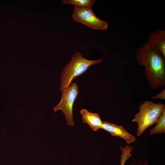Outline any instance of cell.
<instances>
[{
	"instance_id": "1",
	"label": "cell",
	"mask_w": 165,
	"mask_h": 165,
	"mask_svg": "<svg viewBox=\"0 0 165 165\" xmlns=\"http://www.w3.org/2000/svg\"><path fill=\"white\" fill-rule=\"evenodd\" d=\"M135 58L143 67L147 80L151 87L156 90L165 85V58L147 42L138 48Z\"/></svg>"
},
{
	"instance_id": "2",
	"label": "cell",
	"mask_w": 165,
	"mask_h": 165,
	"mask_svg": "<svg viewBox=\"0 0 165 165\" xmlns=\"http://www.w3.org/2000/svg\"><path fill=\"white\" fill-rule=\"evenodd\" d=\"M103 60L102 58L95 60H88L80 53L75 52L62 72L60 90L62 92L68 88L74 79L85 72L90 66L101 63Z\"/></svg>"
},
{
	"instance_id": "3",
	"label": "cell",
	"mask_w": 165,
	"mask_h": 165,
	"mask_svg": "<svg viewBox=\"0 0 165 165\" xmlns=\"http://www.w3.org/2000/svg\"><path fill=\"white\" fill-rule=\"evenodd\" d=\"M164 110L165 105L162 103L146 101L141 104L132 120L138 124L137 136H140L147 128L156 123Z\"/></svg>"
},
{
	"instance_id": "4",
	"label": "cell",
	"mask_w": 165,
	"mask_h": 165,
	"mask_svg": "<svg viewBox=\"0 0 165 165\" xmlns=\"http://www.w3.org/2000/svg\"><path fill=\"white\" fill-rule=\"evenodd\" d=\"M62 92L60 102L53 108L54 112L61 110L64 114L68 125L74 126L73 108L74 102L79 93L78 85L76 82L72 83L68 88Z\"/></svg>"
},
{
	"instance_id": "5",
	"label": "cell",
	"mask_w": 165,
	"mask_h": 165,
	"mask_svg": "<svg viewBox=\"0 0 165 165\" xmlns=\"http://www.w3.org/2000/svg\"><path fill=\"white\" fill-rule=\"evenodd\" d=\"M72 17L74 21L93 29L103 31L108 28V23L97 17L91 8L75 7Z\"/></svg>"
},
{
	"instance_id": "6",
	"label": "cell",
	"mask_w": 165,
	"mask_h": 165,
	"mask_svg": "<svg viewBox=\"0 0 165 165\" xmlns=\"http://www.w3.org/2000/svg\"><path fill=\"white\" fill-rule=\"evenodd\" d=\"M101 128L114 136H117L123 138L128 144L134 141L136 137L127 131L122 126H117L108 121L103 122Z\"/></svg>"
},
{
	"instance_id": "7",
	"label": "cell",
	"mask_w": 165,
	"mask_h": 165,
	"mask_svg": "<svg viewBox=\"0 0 165 165\" xmlns=\"http://www.w3.org/2000/svg\"><path fill=\"white\" fill-rule=\"evenodd\" d=\"M165 58V30H160L150 33L147 42Z\"/></svg>"
},
{
	"instance_id": "8",
	"label": "cell",
	"mask_w": 165,
	"mask_h": 165,
	"mask_svg": "<svg viewBox=\"0 0 165 165\" xmlns=\"http://www.w3.org/2000/svg\"><path fill=\"white\" fill-rule=\"evenodd\" d=\"M80 112L82 122L88 124L94 131L101 128L103 122L98 114L90 112L85 109H82Z\"/></svg>"
},
{
	"instance_id": "9",
	"label": "cell",
	"mask_w": 165,
	"mask_h": 165,
	"mask_svg": "<svg viewBox=\"0 0 165 165\" xmlns=\"http://www.w3.org/2000/svg\"><path fill=\"white\" fill-rule=\"evenodd\" d=\"M95 0H64V4H72L76 8H91L94 4Z\"/></svg>"
},
{
	"instance_id": "10",
	"label": "cell",
	"mask_w": 165,
	"mask_h": 165,
	"mask_svg": "<svg viewBox=\"0 0 165 165\" xmlns=\"http://www.w3.org/2000/svg\"><path fill=\"white\" fill-rule=\"evenodd\" d=\"M156 126L149 132L150 135L165 133V110L160 116Z\"/></svg>"
},
{
	"instance_id": "11",
	"label": "cell",
	"mask_w": 165,
	"mask_h": 165,
	"mask_svg": "<svg viewBox=\"0 0 165 165\" xmlns=\"http://www.w3.org/2000/svg\"><path fill=\"white\" fill-rule=\"evenodd\" d=\"M119 148L122 151L120 165H124L126 161L131 156V152L133 147L130 146L126 145L124 147H119Z\"/></svg>"
},
{
	"instance_id": "12",
	"label": "cell",
	"mask_w": 165,
	"mask_h": 165,
	"mask_svg": "<svg viewBox=\"0 0 165 165\" xmlns=\"http://www.w3.org/2000/svg\"><path fill=\"white\" fill-rule=\"evenodd\" d=\"M152 99H160L161 100H164L165 99V89H163L161 92L157 95L153 97Z\"/></svg>"
}]
</instances>
